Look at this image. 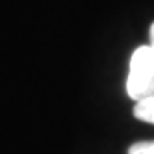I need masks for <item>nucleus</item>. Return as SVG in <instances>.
Returning a JSON list of instances; mask_svg holds the SVG:
<instances>
[{
	"instance_id": "nucleus-1",
	"label": "nucleus",
	"mask_w": 154,
	"mask_h": 154,
	"mask_svg": "<svg viewBox=\"0 0 154 154\" xmlns=\"http://www.w3.org/2000/svg\"><path fill=\"white\" fill-rule=\"evenodd\" d=\"M127 94L134 101L154 94V50L151 45L134 50L128 63Z\"/></svg>"
},
{
	"instance_id": "nucleus-2",
	"label": "nucleus",
	"mask_w": 154,
	"mask_h": 154,
	"mask_svg": "<svg viewBox=\"0 0 154 154\" xmlns=\"http://www.w3.org/2000/svg\"><path fill=\"white\" fill-rule=\"evenodd\" d=\"M134 115H135V118H139V120H142V122L154 123V94L135 101Z\"/></svg>"
},
{
	"instance_id": "nucleus-3",
	"label": "nucleus",
	"mask_w": 154,
	"mask_h": 154,
	"mask_svg": "<svg viewBox=\"0 0 154 154\" xmlns=\"http://www.w3.org/2000/svg\"><path fill=\"white\" fill-rule=\"evenodd\" d=\"M128 154H154V142H137L130 146Z\"/></svg>"
},
{
	"instance_id": "nucleus-4",
	"label": "nucleus",
	"mask_w": 154,
	"mask_h": 154,
	"mask_svg": "<svg viewBox=\"0 0 154 154\" xmlns=\"http://www.w3.org/2000/svg\"><path fill=\"white\" fill-rule=\"evenodd\" d=\"M149 38H151V48L154 50V22H152V26H151V29H149Z\"/></svg>"
}]
</instances>
